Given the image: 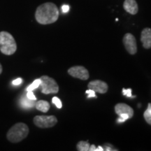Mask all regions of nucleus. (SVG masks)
<instances>
[{
	"label": "nucleus",
	"mask_w": 151,
	"mask_h": 151,
	"mask_svg": "<svg viewBox=\"0 0 151 151\" xmlns=\"http://www.w3.org/2000/svg\"><path fill=\"white\" fill-rule=\"evenodd\" d=\"M59 17V11L53 3L46 2L39 6L35 13V18L41 24L54 23Z\"/></svg>",
	"instance_id": "obj_1"
},
{
	"label": "nucleus",
	"mask_w": 151,
	"mask_h": 151,
	"mask_svg": "<svg viewBox=\"0 0 151 151\" xmlns=\"http://www.w3.org/2000/svg\"><path fill=\"white\" fill-rule=\"evenodd\" d=\"M29 127L23 122H18L12 126L7 132V139L11 143H18L27 137Z\"/></svg>",
	"instance_id": "obj_2"
},
{
	"label": "nucleus",
	"mask_w": 151,
	"mask_h": 151,
	"mask_svg": "<svg viewBox=\"0 0 151 151\" xmlns=\"http://www.w3.org/2000/svg\"><path fill=\"white\" fill-rule=\"evenodd\" d=\"M17 44L14 37L7 32H0V51L6 55H11L16 52Z\"/></svg>",
	"instance_id": "obj_3"
},
{
	"label": "nucleus",
	"mask_w": 151,
	"mask_h": 151,
	"mask_svg": "<svg viewBox=\"0 0 151 151\" xmlns=\"http://www.w3.org/2000/svg\"><path fill=\"white\" fill-rule=\"evenodd\" d=\"M41 92L45 94H55L59 92V86L55 81L48 76H42L40 78Z\"/></svg>",
	"instance_id": "obj_4"
},
{
	"label": "nucleus",
	"mask_w": 151,
	"mask_h": 151,
	"mask_svg": "<svg viewBox=\"0 0 151 151\" xmlns=\"http://www.w3.org/2000/svg\"><path fill=\"white\" fill-rule=\"evenodd\" d=\"M115 112L120 116L118 122H123L127 119L132 118L134 116V110L129 105L124 103H118L115 106Z\"/></svg>",
	"instance_id": "obj_5"
},
{
	"label": "nucleus",
	"mask_w": 151,
	"mask_h": 151,
	"mask_svg": "<svg viewBox=\"0 0 151 151\" xmlns=\"http://www.w3.org/2000/svg\"><path fill=\"white\" fill-rule=\"evenodd\" d=\"M34 123L39 128H50L58 123V119L55 116H37L34 118Z\"/></svg>",
	"instance_id": "obj_6"
},
{
	"label": "nucleus",
	"mask_w": 151,
	"mask_h": 151,
	"mask_svg": "<svg viewBox=\"0 0 151 151\" xmlns=\"http://www.w3.org/2000/svg\"><path fill=\"white\" fill-rule=\"evenodd\" d=\"M68 73L73 78H76L83 81L89 78L90 75L88 69L82 66H74L68 69Z\"/></svg>",
	"instance_id": "obj_7"
},
{
	"label": "nucleus",
	"mask_w": 151,
	"mask_h": 151,
	"mask_svg": "<svg viewBox=\"0 0 151 151\" xmlns=\"http://www.w3.org/2000/svg\"><path fill=\"white\" fill-rule=\"evenodd\" d=\"M122 41H123L124 48L130 55L137 53V45L134 36L130 33H127L123 37Z\"/></svg>",
	"instance_id": "obj_8"
},
{
	"label": "nucleus",
	"mask_w": 151,
	"mask_h": 151,
	"mask_svg": "<svg viewBox=\"0 0 151 151\" xmlns=\"http://www.w3.org/2000/svg\"><path fill=\"white\" fill-rule=\"evenodd\" d=\"M88 89L94 90L95 92H99L101 94H104L108 91L109 86L106 83L100 80L92 81L88 85Z\"/></svg>",
	"instance_id": "obj_9"
},
{
	"label": "nucleus",
	"mask_w": 151,
	"mask_h": 151,
	"mask_svg": "<svg viewBox=\"0 0 151 151\" xmlns=\"http://www.w3.org/2000/svg\"><path fill=\"white\" fill-rule=\"evenodd\" d=\"M141 41L143 43V48L149 49L151 48V29L145 28L141 32Z\"/></svg>",
	"instance_id": "obj_10"
},
{
	"label": "nucleus",
	"mask_w": 151,
	"mask_h": 151,
	"mask_svg": "<svg viewBox=\"0 0 151 151\" xmlns=\"http://www.w3.org/2000/svg\"><path fill=\"white\" fill-rule=\"evenodd\" d=\"M123 8L127 13L132 15L137 14L139 11L136 0H125L123 3Z\"/></svg>",
	"instance_id": "obj_11"
},
{
	"label": "nucleus",
	"mask_w": 151,
	"mask_h": 151,
	"mask_svg": "<svg viewBox=\"0 0 151 151\" xmlns=\"http://www.w3.org/2000/svg\"><path fill=\"white\" fill-rule=\"evenodd\" d=\"M35 108L41 112L47 113L50 109V104L45 100H39L36 102Z\"/></svg>",
	"instance_id": "obj_12"
},
{
	"label": "nucleus",
	"mask_w": 151,
	"mask_h": 151,
	"mask_svg": "<svg viewBox=\"0 0 151 151\" xmlns=\"http://www.w3.org/2000/svg\"><path fill=\"white\" fill-rule=\"evenodd\" d=\"M35 104L36 100L30 99L27 97V96L26 97H22L20 100V104L24 109H31L35 107Z\"/></svg>",
	"instance_id": "obj_13"
},
{
	"label": "nucleus",
	"mask_w": 151,
	"mask_h": 151,
	"mask_svg": "<svg viewBox=\"0 0 151 151\" xmlns=\"http://www.w3.org/2000/svg\"><path fill=\"white\" fill-rule=\"evenodd\" d=\"M90 143H88V141H81L77 143L76 145V148L77 150L78 151H88L90 148Z\"/></svg>",
	"instance_id": "obj_14"
},
{
	"label": "nucleus",
	"mask_w": 151,
	"mask_h": 151,
	"mask_svg": "<svg viewBox=\"0 0 151 151\" xmlns=\"http://www.w3.org/2000/svg\"><path fill=\"white\" fill-rule=\"evenodd\" d=\"M143 117L147 123L151 125V103L148 104V108L143 113Z\"/></svg>",
	"instance_id": "obj_15"
},
{
	"label": "nucleus",
	"mask_w": 151,
	"mask_h": 151,
	"mask_svg": "<svg viewBox=\"0 0 151 151\" xmlns=\"http://www.w3.org/2000/svg\"><path fill=\"white\" fill-rule=\"evenodd\" d=\"M40 83H41L40 78L37 79V80H35V81H34L32 83L31 85H29V86L27 87L26 90H27V92L28 91H33L34 90L37 89L38 87L40 86Z\"/></svg>",
	"instance_id": "obj_16"
},
{
	"label": "nucleus",
	"mask_w": 151,
	"mask_h": 151,
	"mask_svg": "<svg viewBox=\"0 0 151 151\" xmlns=\"http://www.w3.org/2000/svg\"><path fill=\"white\" fill-rule=\"evenodd\" d=\"M52 103H53L56 106V107L58 109H61L62 107L61 101H60V99L58 97H52Z\"/></svg>",
	"instance_id": "obj_17"
},
{
	"label": "nucleus",
	"mask_w": 151,
	"mask_h": 151,
	"mask_svg": "<svg viewBox=\"0 0 151 151\" xmlns=\"http://www.w3.org/2000/svg\"><path fill=\"white\" fill-rule=\"evenodd\" d=\"M122 94L128 97H135V96L132 95V89H122Z\"/></svg>",
	"instance_id": "obj_18"
},
{
	"label": "nucleus",
	"mask_w": 151,
	"mask_h": 151,
	"mask_svg": "<svg viewBox=\"0 0 151 151\" xmlns=\"http://www.w3.org/2000/svg\"><path fill=\"white\" fill-rule=\"evenodd\" d=\"M86 93H87V94H88V98H91V97H97V96H96V94H95V92H94V90H92L88 89V90H86Z\"/></svg>",
	"instance_id": "obj_19"
},
{
	"label": "nucleus",
	"mask_w": 151,
	"mask_h": 151,
	"mask_svg": "<svg viewBox=\"0 0 151 151\" xmlns=\"http://www.w3.org/2000/svg\"><path fill=\"white\" fill-rule=\"evenodd\" d=\"M27 97L29 98L30 99H32V100H37V98H36L35 95L34 94V93L32 92V91H28L27 93Z\"/></svg>",
	"instance_id": "obj_20"
},
{
	"label": "nucleus",
	"mask_w": 151,
	"mask_h": 151,
	"mask_svg": "<svg viewBox=\"0 0 151 151\" xmlns=\"http://www.w3.org/2000/svg\"><path fill=\"white\" fill-rule=\"evenodd\" d=\"M22 82V78H17L16 80H14L13 81V85H14V86H18V85L21 84Z\"/></svg>",
	"instance_id": "obj_21"
},
{
	"label": "nucleus",
	"mask_w": 151,
	"mask_h": 151,
	"mask_svg": "<svg viewBox=\"0 0 151 151\" xmlns=\"http://www.w3.org/2000/svg\"><path fill=\"white\" fill-rule=\"evenodd\" d=\"M62 11L63 13H67L69 11V6L68 5H63L62 6Z\"/></svg>",
	"instance_id": "obj_22"
},
{
	"label": "nucleus",
	"mask_w": 151,
	"mask_h": 151,
	"mask_svg": "<svg viewBox=\"0 0 151 151\" xmlns=\"http://www.w3.org/2000/svg\"><path fill=\"white\" fill-rule=\"evenodd\" d=\"M89 150L90 151H97V147L94 146V145H91V146H90Z\"/></svg>",
	"instance_id": "obj_23"
},
{
	"label": "nucleus",
	"mask_w": 151,
	"mask_h": 151,
	"mask_svg": "<svg viewBox=\"0 0 151 151\" xmlns=\"http://www.w3.org/2000/svg\"><path fill=\"white\" fill-rule=\"evenodd\" d=\"M104 150V149L102 147H101V146H99L97 148V151H103Z\"/></svg>",
	"instance_id": "obj_24"
},
{
	"label": "nucleus",
	"mask_w": 151,
	"mask_h": 151,
	"mask_svg": "<svg viewBox=\"0 0 151 151\" xmlns=\"http://www.w3.org/2000/svg\"><path fill=\"white\" fill-rule=\"evenodd\" d=\"M2 70H3V69H2V66H1V64H0V74H1V73H2Z\"/></svg>",
	"instance_id": "obj_25"
}]
</instances>
